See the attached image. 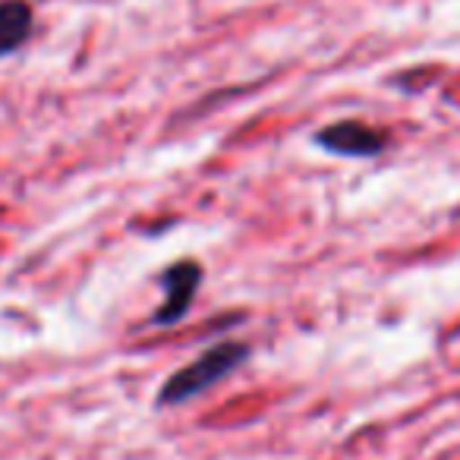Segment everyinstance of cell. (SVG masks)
I'll list each match as a JSON object with an SVG mask.
<instances>
[{"label": "cell", "mask_w": 460, "mask_h": 460, "mask_svg": "<svg viewBox=\"0 0 460 460\" xmlns=\"http://www.w3.org/2000/svg\"><path fill=\"white\" fill-rule=\"evenodd\" d=\"M250 357V347L237 344V341H224V344H215L196 359V363L177 369L158 391V407H177V403H186L192 397L205 394L211 385H217L221 378H227L237 366L246 363Z\"/></svg>", "instance_id": "obj_1"}, {"label": "cell", "mask_w": 460, "mask_h": 460, "mask_svg": "<svg viewBox=\"0 0 460 460\" xmlns=\"http://www.w3.org/2000/svg\"><path fill=\"white\" fill-rule=\"evenodd\" d=\"M161 284H164L167 296L158 306V313H155V325H177L190 313L192 300H196L199 284H202V269L196 262H190V259H183V262L164 269Z\"/></svg>", "instance_id": "obj_2"}, {"label": "cell", "mask_w": 460, "mask_h": 460, "mask_svg": "<svg viewBox=\"0 0 460 460\" xmlns=\"http://www.w3.org/2000/svg\"><path fill=\"white\" fill-rule=\"evenodd\" d=\"M315 146L341 158H376L385 148V136L359 120H341L315 133Z\"/></svg>", "instance_id": "obj_3"}, {"label": "cell", "mask_w": 460, "mask_h": 460, "mask_svg": "<svg viewBox=\"0 0 460 460\" xmlns=\"http://www.w3.org/2000/svg\"><path fill=\"white\" fill-rule=\"evenodd\" d=\"M35 32V10L29 0H0V60L16 54Z\"/></svg>", "instance_id": "obj_4"}]
</instances>
